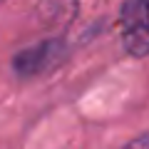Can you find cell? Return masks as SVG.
Here are the masks:
<instances>
[{"label": "cell", "instance_id": "obj_2", "mask_svg": "<svg viewBox=\"0 0 149 149\" xmlns=\"http://www.w3.org/2000/svg\"><path fill=\"white\" fill-rule=\"evenodd\" d=\"M62 57H65V45L60 40H47V42L22 50L13 65L20 77H37V74L47 72L50 67H55Z\"/></svg>", "mask_w": 149, "mask_h": 149}, {"label": "cell", "instance_id": "obj_1", "mask_svg": "<svg viewBox=\"0 0 149 149\" xmlns=\"http://www.w3.org/2000/svg\"><path fill=\"white\" fill-rule=\"evenodd\" d=\"M122 37L129 52H149V0H127L122 8Z\"/></svg>", "mask_w": 149, "mask_h": 149}, {"label": "cell", "instance_id": "obj_3", "mask_svg": "<svg viewBox=\"0 0 149 149\" xmlns=\"http://www.w3.org/2000/svg\"><path fill=\"white\" fill-rule=\"evenodd\" d=\"M124 149H149V134L142 137V139H137V142H132L129 147H124Z\"/></svg>", "mask_w": 149, "mask_h": 149}]
</instances>
